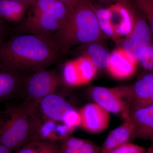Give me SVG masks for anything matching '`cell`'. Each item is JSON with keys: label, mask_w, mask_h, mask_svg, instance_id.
Wrapping results in <instances>:
<instances>
[{"label": "cell", "mask_w": 153, "mask_h": 153, "mask_svg": "<svg viewBox=\"0 0 153 153\" xmlns=\"http://www.w3.org/2000/svg\"><path fill=\"white\" fill-rule=\"evenodd\" d=\"M121 3L132 15L134 27L131 34L122 41L120 47L138 63L140 57L152 44V32L133 0H122Z\"/></svg>", "instance_id": "obj_4"}, {"label": "cell", "mask_w": 153, "mask_h": 153, "mask_svg": "<svg viewBox=\"0 0 153 153\" xmlns=\"http://www.w3.org/2000/svg\"><path fill=\"white\" fill-rule=\"evenodd\" d=\"M81 121V116L79 111L73 108L66 113L62 123L73 132L76 128L80 126Z\"/></svg>", "instance_id": "obj_24"}, {"label": "cell", "mask_w": 153, "mask_h": 153, "mask_svg": "<svg viewBox=\"0 0 153 153\" xmlns=\"http://www.w3.org/2000/svg\"><path fill=\"white\" fill-rule=\"evenodd\" d=\"M72 131L63 123L43 120L37 134V139L61 141L70 136Z\"/></svg>", "instance_id": "obj_16"}, {"label": "cell", "mask_w": 153, "mask_h": 153, "mask_svg": "<svg viewBox=\"0 0 153 153\" xmlns=\"http://www.w3.org/2000/svg\"><path fill=\"white\" fill-rule=\"evenodd\" d=\"M77 153H100V148L95 144L88 140L77 150Z\"/></svg>", "instance_id": "obj_27"}, {"label": "cell", "mask_w": 153, "mask_h": 153, "mask_svg": "<svg viewBox=\"0 0 153 153\" xmlns=\"http://www.w3.org/2000/svg\"><path fill=\"white\" fill-rule=\"evenodd\" d=\"M60 55L53 38L21 33L0 44V63L24 76L46 69Z\"/></svg>", "instance_id": "obj_1"}, {"label": "cell", "mask_w": 153, "mask_h": 153, "mask_svg": "<svg viewBox=\"0 0 153 153\" xmlns=\"http://www.w3.org/2000/svg\"><path fill=\"white\" fill-rule=\"evenodd\" d=\"M111 11V22L115 33L118 38H127L131 34L134 27L132 15L125 7L117 2L109 7Z\"/></svg>", "instance_id": "obj_13"}, {"label": "cell", "mask_w": 153, "mask_h": 153, "mask_svg": "<svg viewBox=\"0 0 153 153\" xmlns=\"http://www.w3.org/2000/svg\"><path fill=\"white\" fill-rule=\"evenodd\" d=\"M152 152H153V147L152 148Z\"/></svg>", "instance_id": "obj_34"}, {"label": "cell", "mask_w": 153, "mask_h": 153, "mask_svg": "<svg viewBox=\"0 0 153 153\" xmlns=\"http://www.w3.org/2000/svg\"><path fill=\"white\" fill-rule=\"evenodd\" d=\"M146 153H153L152 150V148H151V149H150Z\"/></svg>", "instance_id": "obj_33"}, {"label": "cell", "mask_w": 153, "mask_h": 153, "mask_svg": "<svg viewBox=\"0 0 153 153\" xmlns=\"http://www.w3.org/2000/svg\"><path fill=\"white\" fill-rule=\"evenodd\" d=\"M144 148L130 142L126 143L108 153H145Z\"/></svg>", "instance_id": "obj_26"}, {"label": "cell", "mask_w": 153, "mask_h": 153, "mask_svg": "<svg viewBox=\"0 0 153 153\" xmlns=\"http://www.w3.org/2000/svg\"><path fill=\"white\" fill-rule=\"evenodd\" d=\"M79 111L81 118L80 126L87 132L98 134L108 128L110 113L95 102L85 105Z\"/></svg>", "instance_id": "obj_8"}, {"label": "cell", "mask_w": 153, "mask_h": 153, "mask_svg": "<svg viewBox=\"0 0 153 153\" xmlns=\"http://www.w3.org/2000/svg\"><path fill=\"white\" fill-rule=\"evenodd\" d=\"M82 84L91 81L96 74L97 68L85 56H82L75 60Z\"/></svg>", "instance_id": "obj_21"}, {"label": "cell", "mask_w": 153, "mask_h": 153, "mask_svg": "<svg viewBox=\"0 0 153 153\" xmlns=\"http://www.w3.org/2000/svg\"><path fill=\"white\" fill-rule=\"evenodd\" d=\"M60 143L57 141H32L16 151V153H60Z\"/></svg>", "instance_id": "obj_19"}, {"label": "cell", "mask_w": 153, "mask_h": 153, "mask_svg": "<svg viewBox=\"0 0 153 153\" xmlns=\"http://www.w3.org/2000/svg\"><path fill=\"white\" fill-rule=\"evenodd\" d=\"M134 128L131 123L127 119L121 125L111 131L108 134L100 148V153H108L114 149L130 142L133 139Z\"/></svg>", "instance_id": "obj_15"}, {"label": "cell", "mask_w": 153, "mask_h": 153, "mask_svg": "<svg viewBox=\"0 0 153 153\" xmlns=\"http://www.w3.org/2000/svg\"><path fill=\"white\" fill-rule=\"evenodd\" d=\"M10 149L0 143V153H12Z\"/></svg>", "instance_id": "obj_29"}, {"label": "cell", "mask_w": 153, "mask_h": 153, "mask_svg": "<svg viewBox=\"0 0 153 153\" xmlns=\"http://www.w3.org/2000/svg\"><path fill=\"white\" fill-rule=\"evenodd\" d=\"M102 33L91 0H82L71 11L68 20L53 37L60 54L76 45L98 42Z\"/></svg>", "instance_id": "obj_3"}, {"label": "cell", "mask_w": 153, "mask_h": 153, "mask_svg": "<svg viewBox=\"0 0 153 153\" xmlns=\"http://www.w3.org/2000/svg\"><path fill=\"white\" fill-rule=\"evenodd\" d=\"M14 1H18L22 2L30 3L33 4L35 0H14Z\"/></svg>", "instance_id": "obj_31"}, {"label": "cell", "mask_w": 153, "mask_h": 153, "mask_svg": "<svg viewBox=\"0 0 153 153\" xmlns=\"http://www.w3.org/2000/svg\"><path fill=\"white\" fill-rule=\"evenodd\" d=\"M64 84L61 74L57 70L35 71L24 76L19 98L39 102L46 96L62 91L60 89Z\"/></svg>", "instance_id": "obj_5"}, {"label": "cell", "mask_w": 153, "mask_h": 153, "mask_svg": "<svg viewBox=\"0 0 153 153\" xmlns=\"http://www.w3.org/2000/svg\"><path fill=\"white\" fill-rule=\"evenodd\" d=\"M137 63L119 47L110 53L106 68L114 78L126 79L133 75L136 70Z\"/></svg>", "instance_id": "obj_12"}, {"label": "cell", "mask_w": 153, "mask_h": 153, "mask_svg": "<svg viewBox=\"0 0 153 153\" xmlns=\"http://www.w3.org/2000/svg\"><path fill=\"white\" fill-rule=\"evenodd\" d=\"M64 3L67 7L72 11L76 5L82 0H60Z\"/></svg>", "instance_id": "obj_28"}, {"label": "cell", "mask_w": 153, "mask_h": 153, "mask_svg": "<svg viewBox=\"0 0 153 153\" xmlns=\"http://www.w3.org/2000/svg\"><path fill=\"white\" fill-rule=\"evenodd\" d=\"M31 5L14 0H0V19L10 22H22Z\"/></svg>", "instance_id": "obj_17"}, {"label": "cell", "mask_w": 153, "mask_h": 153, "mask_svg": "<svg viewBox=\"0 0 153 153\" xmlns=\"http://www.w3.org/2000/svg\"><path fill=\"white\" fill-rule=\"evenodd\" d=\"M100 1L102 4L110 6L113 4L117 3L118 0H100Z\"/></svg>", "instance_id": "obj_30"}, {"label": "cell", "mask_w": 153, "mask_h": 153, "mask_svg": "<svg viewBox=\"0 0 153 153\" xmlns=\"http://www.w3.org/2000/svg\"><path fill=\"white\" fill-rule=\"evenodd\" d=\"M61 76L63 82L71 86L82 85L75 61L67 62L63 66Z\"/></svg>", "instance_id": "obj_22"}, {"label": "cell", "mask_w": 153, "mask_h": 153, "mask_svg": "<svg viewBox=\"0 0 153 153\" xmlns=\"http://www.w3.org/2000/svg\"><path fill=\"white\" fill-rule=\"evenodd\" d=\"M90 94L95 103L109 113L123 114L126 118L130 106L122 86L107 88L94 86L91 89Z\"/></svg>", "instance_id": "obj_6"}, {"label": "cell", "mask_w": 153, "mask_h": 153, "mask_svg": "<svg viewBox=\"0 0 153 153\" xmlns=\"http://www.w3.org/2000/svg\"><path fill=\"white\" fill-rule=\"evenodd\" d=\"M30 10L57 20L63 25L68 20L71 12L60 0H35Z\"/></svg>", "instance_id": "obj_14"}, {"label": "cell", "mask_w": 153, "mask_h": 153, "mask_svg": "<svg viewBox=\"0 0 153 153\" xmlns=\"http://www.w3.org/2000/svg\"><path fill=\"white\" fill-rule=\"evenodd\" d=\"M138 63L146 71H153V44L145 50L140 57Z\"/></svg>", "instance_id": "obj_25"}, {"label": "cell", "mask_w": 153, "mask_h": 153, "mask_svg": "<svg viewBox=\"0 0 153 153\" xmlns=\"http://www.w3.org/2000/svg\"><path fill=\"white\" fill-rule=\"evenodd\" d=\"M147 21L153 35V0H133Z\"/></svg>", "instance_id": "obj_23"}, {"label": "cell", "mask_w": 153, "mask_h": 153, "mask_svg": "<svg viewBox=\"0 0 153 153\" xmlns=\"http://www.w3.org/2000/svg\"><path fill=\"white\" fill-rule=\"evenodd\" d=\"M122 87L130 108L153 104V71H147L133 84Z\"/></svg>", "instance_id": "obj_7"}, {"label": "cell", "mask_w": 153, "mask_h": 153, "mask_svg": "<svg viewBox=\"0 0 153 153\" xmlns=\"http://www.w3.org/2000/svg\"><path fill=\"white\" fill-rule=\"evenodd\" d=\"M94 5L99 27L102 35L120 44L121 41L116 35L111 22V14L109 8H105Z\"/></svg>", "instance_id": "obj_20"}, {"label": "cell", "mask_w": 153, "mask_h": 153, "mask_svg": "<svg viewBox=\"0 0 153 153\" xmlns=\"http://www.w3.org/2000/svg\"><path fill=\"white\" fill-rule=\"evenodd\" d=\"M24 79L22 73L0 63V104L20 97Z\"/></svg>", "instance_id": "obj_11"}, {"label": "cell", "mask_w": 153, "mask_h": 153, "mask_svg": "<svg viewBox=\"0 0 153 153\" xmlns=\"http://www.w3.org/2000/svg\"><path fill=\"white\" fill-rule=\"evenodd\" d=\"M2 25L1 24V21H0V35H1V33L2 32Z\"/></svg>", "instance_id": "obj_32"}, {"label": "cell", "mask_w": 153, "mask_h": 153, "mask_svg": "<svg viewBox=\"0 0 153 153\" xmlns=\"http://www.w3.org/2000/svg\"><path fill=\"white\" fill-rule=\"evenodd\" d=\"M125 119L133 125V139L153 140V104L130 108Z\"/></svg>", "instance_id": "obj_9"}, {"label": "cell", "mask_w": 153, "mask_h": 153, "mask_svg": "<svg viewBox=\"0 0 153 153\" xmlns=\"http://www.w3.org/2000/svg\"><path fill=\"white\" fill-rule=\"evenodd\" d=\"M62 92L49 94L39 102L38 111L43 120L62 123L66 113L74 108L64 97Z\"/></svg>", "instance_id": "obj_10"}, {"label": "cell", "mask_w": 153, "mask_h": 153, "mask_svg": "<svg viewBox=\"0 0 153 153\" xmlns=\"http://www.w3.org/2000/svg\"><path fill=\"white\" fill-rule=\"evenodd\" d=\"M8 103L0 113V143L12 152L37 140L43 121L39 102L22 99Z\"/></svg>", "instance_id": "obj_2"}, {"label": "cell", "mask_w": 153, "mask_h": 153, "mask_svg": "<svg viewBox=\"0 0 153 153\" xmlns=\"http://www.w3.org/2000/svg\"><path fill=\"white\" fill-rule=\"evenodd\" d=\"M82 56L87 57L97 69L106 68L110 54L98 42L79 46Z\"/></svg>", "instance_id": "obj_18"}]
</instances>
